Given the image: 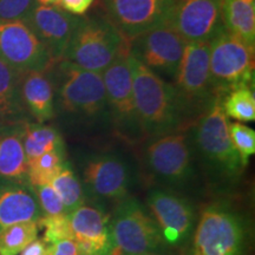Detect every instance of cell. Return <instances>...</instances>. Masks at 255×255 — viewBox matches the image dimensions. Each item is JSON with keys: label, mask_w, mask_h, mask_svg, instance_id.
<instances>
[{"label": "cell", "mask_w": 255, "mask_h": 255, "mask_svg": "<svg viewBox=\"0 0 255 255\" xmlns=\"http://www.w3.org/2000/svg\"><path fill=\"white\" fill-rule=\"evenodd\" d=\"M55 90V111L69 132L94 136L111 132L107 94L102 73L88 71L66 60L46 70Z\"/></svg>", "instance_id": "obj_1"}, {"label": "cell", "mask_w": 255, "mask_h": 255, "mask_svg": "<svg viewBox=\"0 0 255 255\" xmlns=\"http://www.w3.org/2000/svg\"><path fill=\"white\" fill-rule=\"evenodd\" d=\"M222 97L218 95L213 98L189 127V131L196 163L210 183L220 188H232L241 180L247 165L232 143Z\"/></svg>", "instance_id": "obj_2"}, {"label": "cell", "mask_w": 255, "mask_h": 255, "mask_svg": "<svg viewBox=\"0 0 255 255\" xmlns=\"http://www.w3.org/2000/svg\"><path fill=\"white\" fill-rule=\"evenodd\" d=\"M128 62L131 71L137 115L145 141L193 124L171 83L155 75L130 53Z\"/></svg>", "instance_id": "obj_3"}, {"label": "cell", "mask_w": 255, "mask_h": 255, "mask_svg": "<svg viewBox=\"0 0 255 255\" xmlns=\"http://www.w3.org/2000/svg\"><path fill=\"white\" fill-rule=\"evenodd\" d=\"M250 242V226L240 210L219 200L197 214L187 255H245Z\"/></svg>", "instance_id": "obj_4"}, {"label": "cell", "mask_w": 255, "mask_h": 255, "mask_svg": "<svg viewBox=\"0 0 255 255\" xmlns=\"http://www.w3.org/2000/svg\"><path fill=\"white\" fill-rule=\"evenodd\" d=\"M189 127L142 143L141 157L148 176L162 188L180 194L196 178L197 163Z\"/></svg>", "instance_id": "obj_5"}, {"label": "cell", "mask_w": 255, "mask_h": 255, "mask_svg": "<svg viewBox=\"0 0 255 255\" xmlns=\"http://www.w3.org/2000/svg\"><path fill=\"white\" fill-rule=\"evenodd\" d=\"M129 44L126 41L120 53L102 72L111 133L128 145H138L145 141L133 97L131 71L128 62Z\"/></svg>", "instance_id": "obj_6"}, {"label": "cell", "mask_w": 255, "mask_h": 255, "mask_svg": "<svg viewBox=\"0 0 255 255\" xmlns=\"http://www.w3.org/2000/svg\"><path fill=\"white\" fill-rule=\"evenodd\" d=\"M110 231L114 255L162 254L168 246L149 209L131 196L116 203L110 215Z\"/></svg>", "instance_id": "obj_7"}, {"label": "cell", "mask_w": 255, "mask_h": 255, "mask_svg": "<svg viewBox=\"0 0 255 255\" xmlns=\"http://www.w3.org/2000/svg\"><path fill=\"white\" fill-rule=\"evenodd\" d=\"M126 41L101 13L84 14L81 15L62 59L88 71L102 73Z\"/></svg>", "instance_id": "obj_8"}, {"label": "cell", "mask_w": 255, "mask_h": 255, "mask_svg": "<svg viewBox=\"0 0 255 255\" xmlns=\"http://www.w3.org/2000/svg\"><path fill=\"white\" fill-rule=\"evenodd\" d=\"M255 46L223 27L209 41V70L215 95L225 96L241 87L254 88Z\"/></svg>", "instance_id": "obj_9"}, {"label": "cell", "mask_w": 255, "mask_h": 255, "mask_svg": "<svg viewBox=\"0 0 255 255\" xmlns=\"http://www.w3.org/2000/svg\"><path fill=\"white\" fill-rule=\"evenodd\" d=\"M82 186L92 202L119 203L129 195L132 169L129 159L117 151H95L82 159Z\"/></svg>", "instance_id": "obj_10"}, {"label": "cell", "mask_w": 255, "mask_h": 255, "mask_svg": "<svg viewBox=\"0 0 255 255\" xmlns=\"http://www.w3.org/2000/svg\"><path fill=\"white\" fill-rule=\"evenodd\" d=\"M171 84L188 117L194 122L218 96L210 79L208 41H187Z\"/></svg>", "instance_id": "obj_11"}, {"label": "cell", "mask_w": 255, "mask_h": 255, "mask_svg": "<svg viewBox=\"0 0 255 255\" xmlns=\"http://www.w3.org/2000/svg\"><path fill=\"white\" fill-rule=\"evenodd\" d=\"M187 41L168 25L139 34L129 44V53L155 75L173 83Z\"/></svg>", "instance_id": "obj_12"}, {"label": "cell", "mask_w": 255, "mask_h": 255, "mask_svg": "<svg viewBox=\"0 0 255 255\" xmlns=\"http://www.w3.org/2000/svg\"><path fill=\"white\" fill-rule=\"evenodd\" d=\"M146 205L168 246L186 247L197 220L193 202L177 191L156 187L149 190Z\"/></svg>", "instance_id": "obj_13"}, {"label": "cell", "mask_w": 255, "mask_h": 255, "mask_svg": "<svg viewBox=\"0 0 255 255\" xmlns=\"http://www.w3.org/2000/svg\"><path fill=\"white\" fill-rule=\"evenodd\" d=\"M173 0H97V8L127 41L167 24Z\"/></svg>", "instance_id": "obj_14"}, {"label": "cell", "mask_w": 255, "mask_h": 255, "mask_svg": "<svg viewBox=\"0 0 255 255\" xmlns=\"http://www.w3.org/2000/svg\"><path fill=\"white\" fill-rule=\"evenodd\" d=\"M0 60L19 72L46 71L55 63L24 20L0 19Z\"/></svg>", "instance_id": "obj_15"}, {"label": "cell", "mask_w": 255, "mask_h": 255, "mask_svg": "<svg viewBox=\"0 0 255 255\" xmlns=\"http://www.w3.org/2000/svg\"><path fill=\"white\" fill-rule=\"evenodd\" d=\"M222 0H173L167 20L186 41H209L225 27Z\"/></svg>", "instance_id": "obj_16"}, {"label": "cell", "mask_w": 255, "mask_h": 255, "mask_svg": "<svg viewBox=\"0 0 255 255\" xmlns=\"http://www.w3.org/2000/svg\"><path fill=\"white\" fill-rule=\"evenodd\" d=\"M81 15H73L57 6L37 4L24 19L49 50L55 62L63 58Z\"/></svg>", "instance_id": "obj_17"}, {"label": "cell", "mask_w": 255, "mask_h": 255, "mask_svg": "<svg viewBox=\"0 0 255 255\" xmlns=\"http://www.w3.org/2000/svg\"><path fill=\"white\" fill-rule=\"evenodd\" d=\"M68 215L79 255H114L110 215L103 208L83 205Z\"/></svg>", "instance_id": "obj_18"}, {"label": "cell", "mask_w": 255, "mask_h": 255, "mask_svg": "<svg viewBox=\"0 0 255 255\" xmlns=\"http://www.w3.org/2000/svg\"><path fill=\"white\" fill-rule=\"evenodd\" d=\"M41 216L30 183L0 180V231L15 223L38 221Z\"/></svg>", "instance_id": "obj_19"}, {"label": "cell", "mask_w": 255, "mask_h": 255, "mask_svg": "<svg viewBox=\"0 0 255 255\" xmlns=\"http://www.w3.org/2000/svg\"><path fill=\"white\" fill-rule=\"evenodd\" d=\"M20 95L32 122L46 123L56 117L55 90L47 71L21 73Z\"/></svg>", "instance_id": "obj_20"}, {"label": "cell", "mask_w": 255, "mask_h": 255, "mask_svg": "<svg viewBox=\"0 0 255 255\" xmlns=\"http://www.w3.org/2000/svg\"><path fill=\"white\" fill-rule=\"evenodd\" d=\"M24 122L0 127V180L27 182Z\"/></svg>", "instance_id": "obj_21"}, {"label": "cell", "mask_w": 255, "mask_h": 255, "mask_svg": "<svg viewBox=\"0 0 255 255\" xmlns=\"http://www.w3.org/2000/svg\"><path fill=\"white\" fill-rule=\"evenodd\" d=\"M21 73L0 60V127L31 121L21 101Z\"/></svg>", "instance_id": "obj_22"}, {"label": "cell", "mask_w": 255, "mask_h": 255, "mask_svg": "<svg viewBox=\"0 0 255 255\" xmlns=\"http://www.w3.org/2000/svg\"><path fill=\"white\" fill-rule=\"evenodd\" d=\"M221 11L225 27L255 46V0H222Z\"/></svg>", "instance_id": "obj_23"}, {"label": "cell", "mask_w": 255, "mask_h": 255, "mask_svg": "<svg viewBox=\"0 0 255 255\" xmlns=\"http://www.w3.org/2000/svg\"><path fill=\"white\" fill-rule=\"evenodd\" d=\"M23 143L27 164L45 152L65 149L62 133L55 127L46 123L24 122Z\"/></svg>", "instance_id": "obj_24"}, {"label": "cell", "mask_w": 255, "mask_h": 255, "mask_svg": "<svg viewBox=\"0 0 255 255\" xmlns=\"http://www.w3.org/2000/svg\"><path fill=\"white\" fill-rule=\"evenodd\" d=\"M50 184L62 201L66 214H70L85 205L87 197L83 190L82 182L69 162L64 165Z\"/></svg>", "instance_id": "obj_25"}, {"label": "cell", "mask_w": 255, "mask_h": 255, "mask_svg": "<svg viewBox=\"0 0 255 255\" xmlns=\"http://www.w3.org/2000/svg\"><path fill=\"white\" fill-rule=\"evenodd\" d=\"M66 163L65 149L45 152L27 164V182L32 187L50 184Z\"/></svg>", "instance_id": "obj_26"}, {"label": "cell", "mask_w": 255, "mask_h": 255, "mask_svg": "<svg viewBox=\"0 0 255 255\" xmlns=\"http://www.w3.org/2000/svg\"><path fill=\"white\" fill-rule=\"evenodd\" d=\"M222 108L227 119L246 123L255 121L254 88L241 87L222 97Z\"/></svg>", "instance_id": "obj_27"}, {"label": "cell", "mask_w": 255, "mask_h": 255, "mask_svg": "<svg viewBox=\"0 0 255 255\" xmlns=\"http://www.w3.org/2000/svg\"><path fill=\"white\" fill-rule=\"evenodd\" d=\"M37 221L11 225L0 231V255H19L30 242L38 238Z\"/></svg>", "instance_id": "obj_28"}, {"label": "cell", "mask_w": 255, "mask_h": 255, "mask_svg": "<svg viewBox=\"0 0 255 255\" xmlns=\"http://www.w3.org/2000/svg\"><path fill=\"white\" fill-rule=\"evenodd\" d=\"M39 229H44V240L53 245L65 239H73L71 223L68 214L41 216L37 221Z\"/></svg>", "instance_id": "obj_29"}, {"label": "cell", "mask_w": 255, "mask_h": 255, "mask_svg": "<svg viewBox=\"0 0 255 255\" xmlns=\"http://www.w3.org/2000/svg\"><path fill=\"white\" fill-rule=\"evenodd\" d=\"M228 131L234 148L245 165L255 154V131L240 122H228Z\"/></svg>", "instance_id": "obj_30"}, {"label": "cell", "mask_w": 255, "mask_h": 255, "mask_svg": "<svg viewBox=\"0 0 255 255\" xmlns=\"http://www.w3.org/2000/svg\"><path fill=\"white\" fill-rule=\"evenodd\" d=\"M32 188H33L34 193H36L43 216L66 214L62 201H60L58 195L56 194L55 189L51 187V184H44V186H37Z\"/></svg>", "instance_id": "obj_31"}, {"label": "cell", "mask_w": 255, "mask_h": 255, "mask_svg": "<svg viewBox=\"0 0 255 255\" xmlns=\"http://www.w3.org/2000/svg\"><path fill=\"white\" fill-rule=\"evenodd\" d=\"M36 4V0H0V19L24 20Z\"/></svg>", "instance_id": "obj_32"}, {"label": "cell", "mask_w": 255, "mask_h": 255, "mask_svg": "<svg viewBox=\"0 0 255 255\" xmlns=\"http://www.w3.org/2000/svg\"><path fill=\"white\" fill-rule=\"evenodd\" d=\"M94 1L95 0H63L60 7L73 15H84L90 9Z\"/></svg>", "instance_id": "obj_33"}, {"label": "cell", "mask_w": 255, "mask_h": 255, "mask_svg": "<svg viewBox=\"0 0 255 255\" xmlns=\"http://www.w3.org/2000/svg\"><path fill=\"white\" fill-rule=\"evenodd\" d=\"M51 255H79V250L73 239H65L51 245Z\"/></svg>", "instance_id": "obj_34"}, {"label": "cell", "mask_w": 255, "mask_h": 255, "mask_svg": "<svg viewBox=\"0 0 255 255\" xmlns=\"http://www.w3.org/2000/svg\"><path fill=\"white\" fill-rule=\"evenodd\" d=\"M19 255H51V245L44 240V239H36L23 251L19 253Z\"/></svg>", "instance_id": "obj_35"}, {"label": "cell", "mask_w": 255, "mask_h": 255, "mask_svg": "<svg viewBox=\"0 0 255 255\" xmlns=\"http://www.w3.org/2000/svg\"><path fill=\"white\" fill-rule=\"evenodd\" d=\"M38 4L40 5H46V6H57L60 7L62 6L63 0H36Z\"/></svg>", "instance_id": "obj_36"}, {"label": "cell", "mask_w": 255, "mask_h": 255, "mask_svg": "<svg viewBox=\"0 0 255 255\" xmlns=\"http://www.w3.org/2000/svg\"><path fill=\"white\" fill-rule=\"evenodd\" d=\"M142 255H164V254H159V253H148V254H142Z\"/></svg>", "instance_id": "obj_37"}]
</instances>
